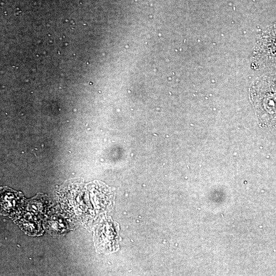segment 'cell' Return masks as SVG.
Listing matches in <instances>:
<instances>
[{
    "mask_svg": "<svg viewBox=\"0 0 276 276\" xmlns=\"http://www.w3.org/2000/svg\"><path fill=\"white\" fill-rule=\"evenodd\" d=\"M252 63L257 68H276V23L260 36L254 49Z\"/></svg>",
    "mask_w": 276,
    "mask_h": 276,
    "instance_id": "7a4b0ae2",
    "label": "cell"
},
{
    "mask_svg": "<svg viewBox=\"0 0 276 276\" xmlns=\"http://www.w3.org/2000/svg\"><path fill=\"white\" fill-rule=\"evenodd\" d=\"M250 99L262 127H276V71L259 77L250 89Z\"/></svg>",
    "mask_w": 276,
    "mask_h": 276,
    "instance_id": "6da1fadb",
    "label": "cell"
}]
</instances>
